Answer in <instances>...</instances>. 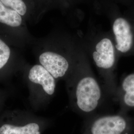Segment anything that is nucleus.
Here are the masks:
<instances>
[{"label": "nucleus", "mask_w": 134, "mask_h": 134, "mask_svg": "<svg viewBox=\"0 0 134 134\" xmlns=\"http://www.w3.org/2000/svg\"><path fill=\"white\" fill-rule=\"evenodd\" d=\"M81 39L83 48L100 77L106 96L113 101L118 86L116 70L120 57L110 30L92 26Z\"/></svg>", "instance_id": "3"}, {"label": "nucleus", "mask_w": 134, "mask_h": 134, "mask_svg": "<svg viewBox=\"0 0 134 134\" xmlns=\"http://www.w3.org/2000/svg\"><path fill=\"white\" fill-rule=\"evenodd\" d=\"M0 33L23 50L31 46L35 38L30 33L24 18L1 2Z\"/></svg>", "instance_id": "8"}, {"label": "nucleus", "mask_w": 134, "mask_h": 134, "mask_svg": "<svg viewBox=\"0 0 134 134\" xmlns=\"http://www.w3.org/2000/svg\"><path fill=\"white\" fill-rule=\"evenodd\" d=\"M37 64L58 81H66L75 70L83 49L81 36L62 30L35 38L31 45Z\"/></svg>", "instance_id": "1"}, {"label": "nucleus", "mask_w": 134, "mask_h": 134, "mask_svg": "<svg viewBox=\"0 0 134 134\" xmlns=\"http://www.w3.org/2000/svg\"><path fill=\"white\" fill-rule=\"evenodd\" d=\"M0 2L23 16L27 23L34 24L35 8L32 0H0Z\"/></svg>", "instance_id": "12"}, {"label": "nucleus", "mask_w": 134, "mask_h": 134, "mask_svg": "<svg viewBox=\"0 0 134 134\" xmlns=\"http://www.w3.org/2000/svg\"><path fill=\"white\" fill-rule=\"evenodd\" d=\"M117 4H122L125 5H131L134 2V0H113Z\"/></svg>", "instance_id": "15"}, {"label": "nucleus", "mask_w": 134, "mask_h": 134, "mask_svg": "<svg viewBox=\"0 0 134 134\" xmlns=\"http://www.w3.org/2000/svg\"><path fill=\"white\" fill-rule=\"evenodd\" d=\"M70 11L83 5H90L94 7L98 0H67Z\"/></svg>", "instance_id": "13"}, {"label": "nucleus", "mask_w": 134, "mask_h": 134, "mask_svg": "<svg viewBox=\"0 0 134 134\" xmlns=\"http://www.w3.org/2000/svg\"><path fill=\"white\" fill-rule=\"evenodd\" d=\"M65 83L71 108L84 119L99 113L98 111L109 100L83 48L77 66Z\"/></svg>", "instance_id": "2"}, {"label": "nucleus", "mask_w": 134, "mask_h": 134, "mask_svg": "<svg viewBox=\"0 0 134 134\" xmlns=\"http://www.w3.org/2000/svg\"><path fill=\"white\" fill-rule=\"evenodd\" d=\"M10 96L9 91L2 88H0V114L4 111L6 102Z\"/></svg>", "instance_id": "14"}, {"label": "nucleus", "mask_w": 134, "mask_h": 134, "mask_svg": "<svg viewBox=\"0 0 134 134\" xmlns=\"http://www.w3.org/2000/svg\"><path fill=\"white\" fill-rule=\"evenodd\" d=\"M94 9L109 19L119 57L134 56V15L123 14L113 0H98Z\"/></svg>", "instance_id": "4"}, {"label": "nucleus", "mask_w": 134, "mask_h": 134, "mask_svg": "<svg viewBox=\"0 0 134 134\" xmlns=\"http://www.w3.org/2000/svg\"><path fill=\"white\" fill-rule=\"evenodd\" d=\"M20 74L29 90L28 101L32 109L45 108L55 94L58 81L42 66L27 62Z\"/></svg>", "instance_id": "5"}, {"label": "nucleus", "mask_w": 134, "mask_h": 134, "mask_svg": "<svg viewBox=\"0 0 134 134\" xmlns=\"http://www.w3.org/2000/svg\"><path fill=\"white\" fill-rule=\"evenodd\" d=\"M23 50L0 33V82L7 81L21 72L27 63Z\"/></svg>", "instance_id": "9"}, {"label": "nucleus", "mask_w": 134, "mask_h": 134, "mask_svg": "<svg viewBox=\"0 0 134 134\" xmlns=\"http://www.w3.org/2000/svg\"><path fill=\"white\" fill-rule=\"evenodd\" d=\"M113 101L119 106V112L129 113L134 110V72L122 79Z\"/></svg>", "instance_id": "10"}, {"label": "nucleus", "mask_w": 134, "mask_h": 134, "mask_svg": "<svg viewBox=\"0 0 134 134\" xmlns=\"http://www.w3.org/2000/svg\"><path fill=\"white\" fill-rule=\"evenodd\" d=\"M82 134H134V116L119 111L97 113L84 119Z\"/></svg>", "instance_id": "7"}, {"label": "nucleus", "mask_w": 134, "mask_h": 134, "mask_svg": "<svg viewBox=\"0 0 134 134\" xmlns=\"http://www.w3.org/2000/svg\"><path fill=\"white\" fill-rule=\"evenodd\" d=\"M52 124L51 119L29 110H5L0 114V134H42Z\"/></svg>", "instance_id": "6"}, {"label": "nucleus", "mask_w": 134, "mask_h": 134, "mask_svg": "<svg viewBox=\"0 0 134 134\" xmlns=\"http://www.w3.org/2000/svg\"><path fill=\"white\" fill-rule=\"evenodd\" d=\"M35 8L34 24H36L50 10L57 9L63 14L70 12L67 0H32Z\"/></svg>", "instance_id": "11"}]
</instances>
